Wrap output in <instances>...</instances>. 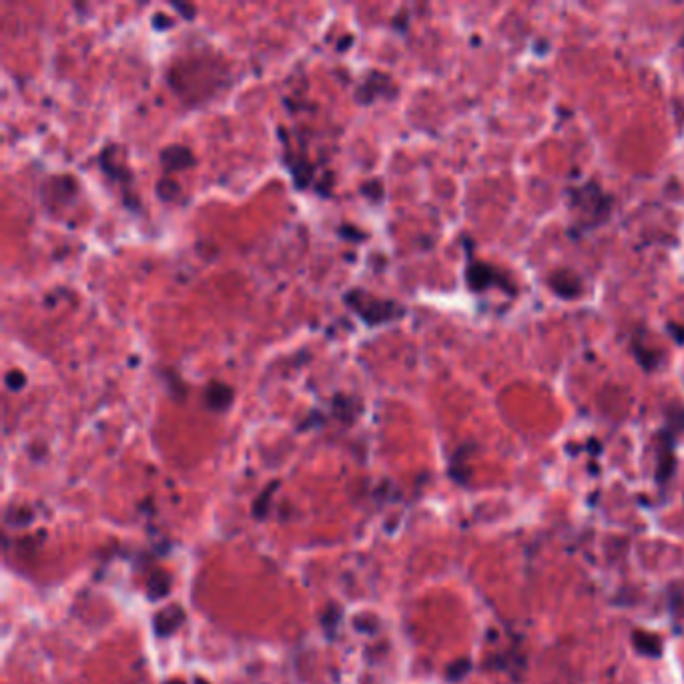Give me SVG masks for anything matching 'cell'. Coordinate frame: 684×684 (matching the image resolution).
I'll return each instance as SVG.
<instances>
[{"label": "cell", "instance_id": "2", "mask_svg": "<svg viewBox=\"0 0 684 684\" xmlns=\"http://www.w3.org/2000/svg\"><path fill=\"white\" fill-rule=\"evenodd\" d=\"M348 308L367 325H383L395 322L405 315L404 305L391 299H379L376 295L367 294L362 287H353L343 295Z\"/></svg>", "mask_w": 684, "mask_h": 684}, {"label": "cell", "instance_id": "1", "mask_svg": "<svg viewBox=\"0 0 684 684\" xmlns=\"http://www.w3.org/2000/svg\"><path fill=\"white\" fill-rule=\"evenodd\" d=\"M572 211V237H582L604 225L614 207V197L608 195L596 181H586L568 191Z\"/></svg>", "mask_w": 684, "mask_h": 684}, {"label": "cell", "instance_id": "8", "mask_svg": "<svg viewBox=\"0 0 684 684\" xmlns=\"http://www.w3.org/2000/svg\"><path fill=\"white\" fill-rule=\"evenodd\" d=\"M233 402V390L221 383V381H211L209 386L205 388V404L213 412H223Z\"/></svg>", "mask_w": 684, "mask_h": 684}, {"label": "cell", "instance_id": "9", "mask_svg": "<svg viewBox=\"0 0 684 684\" xmlns=\"http://www.w3.org/2000/svg\"><path fill=\"white\" fill-rule=\"evenodd\" d=\"M632 643H634V648L644 657L657 658L662 655V643H660L657 634H648V632L636 630V632H632Z\"/></svg>", "mask_w": 684, "mask_h": 684}, {"label": "cell", "instance_id": "11", "mask_svg": "<svg viewBox=\"0 0 684 684\" xmlns=\"http://www.w3.org/2000/svg\"><path fill=\"white\" fill-rule=\"evenodd\" d=\"M25 383H27V376H25L20 369H11V371L6 374V386H8L11 390H22Z\"/></svg>", "mask_w": 684, "mask_h": 684}, {"label": "cell", "instance_id": "12", "mask_svg": "<svg viewBox=\"0 0 684 684\" xmlns=\"http://www.w3.org/2000/svg\"><path fill=\"white\" fill-rule=\"evenodd\" d=\"M449 671H456V674L452 676L454 680H456V678H461V676H463L466 672L470 671V662H468V660H463V662H460V664H454V666H452Z\"/></svg>", "mask_w": 684, "mask_h": 684}, {"label": "cell", "instance_id": "6", "mask_svg": "<svg viewBox=\"0 0 684 684\" xmlns=\"http://www.w3.org/2000/svg\"><path fill=\"white\" fill-rule=\"evenodd\" d=\"M546 283L550 291L558 295L560 299H576L584 294V281L572 269H554L546 277Z\"/></svg>", "mask_w": 684, "mask_h": 684}, {"label": "cell", "instance_id": "4", "mask_svg": "<svg viewBox=\"0 0 684 684\" xmlns=\"http://www.w3.org/2000/svg\"><path fill=\"white\" fill-rule=\"evenodd\" d=\"M669 418L664 428L658 432L657 438V482L658 484H666L674 474L676 468V456H674V447H676V438L683 433L684 430V405L672 404L669 407Z\"/></svg>", "mask_w": 684, "mask_h": 684}, {"label": "cell", "instance_id": "3", "mask_svg": "<svg viewBox=\"0 0 684 684\" xmlns=\"http://www.w3.org/2000/svg\"><path fill=\"white\" fill-rule=\"evenodd\" d=\"M463 277H466V285L472 294H486L489 289H498L500 294L510 295V297H516L520 294V287L510 273H506L504 269L492 265L488 261L475 259L472 253L468 255Z\"/></svg>", "mask_w": 684, "mask_h": 684}, {"label": "cell", "instance_id": "5", "mask_svg": "<svg viewBox=\"0 0 684 684\" xmlns=\"http://www.w3.org/2000/svg\"><path fill=\"white\" fill-rule=\"evenodd\" d=\"M117 151H119L117 145H109V147H105V149L100 151V154H98V167L105 171V175H109V179L121 183L126 205H129L133 211L139 209V199L133 195L131 189H129L131 183H133V173H131V169L126 167L121 159H117Z\"/></svg>", "mask_w": 684, "mask_h": 684}, {"label": "cell", "instance_id": "7", "mask_svg": "<svg viewBox=\"0 0 684 684\" xmlns=\"http://www.w3.org/2000/svg\"><path fill=\"white\" fill-rule=\"evenodd\" d=\"M159 161H161V167L165 173H177V171H183V169H189L193 163H195V157H193V151L185 145H167L161 153H159Z\"/></svg>", "mask_w": 684, "mask_h": 684}, {"label": "cell", "instance_id": "10", "mask_svg": "<svg viewBox=\"0 0 684 684\" xmlns=\"http://www.w3.org/2000/svg\"><path fill=\"white\" fill-rule=\"evenodd\" d=\"M154 191H157L159 199H163V201H175L177 195H179V191H181V187H179V183L175 181V179H171V177H163V179L157 181Z\"/></svg>", "mask_w": 684, "mask_h": 684}]
</instances>
